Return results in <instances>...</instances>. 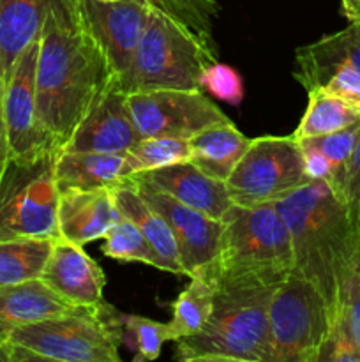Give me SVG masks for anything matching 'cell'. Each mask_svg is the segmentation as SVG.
<instances>
[{"label":"cell","mask_w":360,"mask_h":362,"mask_svg":"<svg viewBox=\"0 0 360 362\" xmlns=\"http://www.w3.org/2000/svg\"><path fill=\"white\" fill-rule=\"evenodd\" d=\"M300 148H302L304 156V166H306V173L309 180H327L332 182L334 179V168H332L330 161L321 154L318 148L311 147L306 141H300Z\"/></svg>","instance_id":"cell-35"},{"label":"cell","mask_w":360,"mask_h":362,"mask_svg":"<svg viewBox=\"0 0 360 362\" xmlns=\"http://www.w3.org/2000/svg\"><path fill=\"white\" fill-rule=\"evenodd\" d=\"M342 14L349 23H359L360 21V0H341Z\"/></svg>","instance_id":"cell-37"},{"label":"cell","mask_w":360,"mask_h":362,"mask_svg":"<svg viewBox=\"0 0 360 362\" xmlns=\"http://www.w3.org/2000/svg\"><path fill=\"white\" fill-rule=\"evenodd\" d=\"M341 310L348 322L349 332L360 349V265L352 272L342 293Z\"/></svg>","instance_id":"cell-34"},{"label":"cell","mask_w":360,"mask_h":362,"mask_svg":"<svg viewBox=\"0 0 360 362\" xmlns=\"http://www.w3.org/2000/svg\"><path fill=\"white\" fill-rule=\"evenodd\" d=\"M212 62H217L215 48L150 2L133 62L119 85L127 94L157 88L193 90L200 88L201 73Z\"/></svg>","instance_id":"cell-6"},{"label":"cell","mask_w":360,"mask_h":362,"mask_svg":"<svg viewBox=\"0 0 360 362\" xmlns=\"http://www.w3.org/2000/svg\"><path fill=\"white\" fill-rule=\"evenodd\" d=\"M120 339L134 354V362L155 361L161 356L162 345L173 341L169 324L155 322L140 315H119Z\"/></svg>","instance_id":"cell-28"},{"label":"cell","mask_w":360,"mask_h":362,"mask_svg":"<svg viewBox=\"0 0 360 362\" xmlns=\"http://www.w3.org/2000/svg\"><path fill=\"white\" fill-rule=\"evenodd\" d=\"M360 140V122L353 124V126L344 127L341 131H335V133L325 134V136L318 138H306L307 145L318 148L325 158L330 161L332 168H334V179L330 184L335 191L339 189V184H341L342 173H344L346 165H348L349 158H352L353 151H355L356 144Z\"/></svg>","instance_id":"cell-30"},{"label":"cell","mask_w":360,"mask_h":362,"mask_svg":"<svg viewBox=\"0 0 360 362\" xmlns=\"http://www.w3.org/2000/svg\"><path fill=\"white\" fill-rule=\"evenodd\" d=\"M60 151L11 158L0 182V240L60 239L55 163Z\"/></svg>","instance_id":"cell-7"},{"label":"cell","mask_w":360,"mask_h":362,"mask_svg":"<svg viewBox=\"0 0 360 362\" xmlns=\"http://www.w3.org/2000/svg\"><path fill=\"white\" fill-rule=\"evenodd\" d=\"M249 144V138L240 133L232 120L215 124L189 138L191 161L214 179L226 182Z\"/></svg>","instance_id":"cell-23"},{"label":"cell","mask_w":360,"mask_h":362,"mask_svg":"<svg viewBox=\"0 0 360 362\" xmlns=\"http://www.w3.org/2000/svg\"><path fill=\"white\" fill-rule=\"evenodd\" d=\"M275 286L215 285L207 324L176 341L182 362H265L268 304Z\"/></svg>","instance_id":"cell-4"},{"label":"cell","mask_w":360,"mask_h":362,"mask_svg":"<svg viewBox=\"0 0 360 362\" xmlns=\"http://www.w3.org/2000/svg\"><path fill=\"white\" fill-rule=\"evenodd\" d=\"M102 253L113 260L138 262L159 269V260L148 240L126 216H120L119 221L104 235Z\"/></svg>","instance_id":"cell-29"},{"label":"cell","mask_w":360,"mask_h":362,"mask_svg":"<svg viewBox=\"0 0 360 362\" xmlns=\"http://www.w3.org/2000/svg\"><path fill=\"white\" fill-rule=\"evenodd\" d=\"M330 325L332 311L323 293L292 272L272 292L265 362H316Z\"/></svg>","instance_id":"cell-8"},{"label":"cell","mask_w":360,"mask_h":362,"mask_svg":"<svg viewBox=\"0 0 360 362\" xmlns=\"http://www.w3.org/2000/svg\"><path fill=\"white\" fill-rule=\"evenodd\" d=\"M316 362H360V349L349 332L341 308L332 318L330 331L321 345Z\"/></svg>","instance_id":"cell-32"},{"label":"cell","mask_w":360,"mask_h":362,"mask_svg":"<svg viewBox=\"0 0 360 362\" xmlns=\"http://www.w3.org/2000/svg\"><path fill=\"white\" fill-rule=\"evenodd\" d=\"M215 281L207 276H193L189 285L172 304L173 317L168 322L173 341L196 334L207 324L214 304Z\"/></svg>","instance_id":"cell-26"},{"label":"cell","mask_w":360,"mask_h":362,"mask_svg":"<svg viewBox=\"0 0 360 362\" xmlns=\"http://www.w3.org/2000/svg\"><path fill=\"white\" fill-rule=\"evenodd\" d=\"M129 177L126 154L62 151L55 163V180L60 193L71 189L116 187Z\"/></svg>","instance_id":"cell-20"},{"label":"cell","mask_w":360,"mask_h":362,"mask_svg":"<svg viewBox=\"0 0 360 362\" xmlns=\"http://www.w3.org/2000/svg\"><path fill=\"white\" fill-rule=\"evenodd\" d=\"M55 240L39 237L0 240V286L41 278Z\"/></svg>","instance_id":"cell-25"},{"label":"cell","mask_w":360,"mask_h":362,"mask_svg":"<svg viewBox=\"0 0 360 362\" xmlns=\"http://www.w3.org/2000/svg\"><path fill=\"white\" fill-rule=\"evenodd\" d=\"M295 62L306 92L321 88L360 110V21L299 48Z\"/></svg>","instance_id":"cell-11"},{"label":"cell","mask_w":360,"mask_h":362,"mask_svg":"<svg viewBox=\"0 0 360 362\" xmlns=\"http://www.w3.org/2000/svg\"><path fill=\"white\" fill-rule=\"evenodd\" d=\"M337 194L344 202L360 246V140L346 165Z\"/></svg>","instance_id":"cell-33"},{"label":"cell","mask_w":360,"mask_h":362,"mask_svg":"<svg viewBox=\"0 0 360 362\" xmlns=\"http://www.w3.org/2000/svg\"><path fill=\"white\" fill-rule=\"evenodd\" d=\"M200 88L221 101L236 106L244 99V81L233 67L212 62L205 67L200 78Z\"/></svg>","instance_id":"cell-31"},{"label":"cell","mask_w":360,"mask_h":362,"mask_svg":"<svg viewBox=\"0 0 360 362\" xmlns=\"http://www.w3.org/2000/svg\"><path fill=\"white\" fill-rule=\"evenodd\" d=\"M52 0H0V73L9 78L14 62L41 37Z\"/></svg>","instance_id":"cell-22"},{"label":"cell","mask_w":360,"mask_h":362,"mask_svg":"<svg viewBox=\"0 0 360 362\" xmlns=\"http://www.w3.org/2000/svg\"><path fill=\"white\" fill-rule=\"evenodd\" d=\"M113 187L99 189H71L60 193L59 232L60 237L85 246L104 239L120 219Z\"/></svg>","instance_id":"cell-18"},{"label":"cell","mask_w":360,"mask_h":362,"mask_svg":"<svg viewBox=\"0 0 360 362\" xmlns=\"http://www.w3.org/2000/svg\"><path fill=\"white\" fill-rule=\"evenodd\" d=\"M127 105L140 138L173 136L189 140L207 127L229 120L201 88L129 92Z\"/></svg>","instance_id":"cell-10"},{"label":"cell","mask_w":360,"mask_h":362,"mask_svg":"<svg viewBox=\"0 0 360 362\" xmlns=\"http://www.w3.org/2000/svg\"><path fill=\"white\" fill-rule=\"evenodd\" d=\"M129 175L164 168L176 163L191 161V145L186 138L148 136L140 138L131 151L126 152Z\"/></svg>","instance_id":"cell-27"},{"label":"cell","mask_w":360,"mask_h":362,"mask_svg":"<svg viewBox=\"0 0 360 362\" xmlns=\"http://www.w3.org/2000/svg\"><path fill=\"white\" fill-rule=\"evenodd\" d=\"M138 193L154 211L162 216L172 228L182 262L184 274L203 276L210 272L219 255L222 237V221L214 219L193 207L180 204L169 194L134 180Z\"/></svg>","instance_id":"cell-12"},{"label":"cell","mask_w":360,"mask_h":362,"mask_svg":"<svg viewBox=\"0 0 360 362\" xmlns=\"http://www.w3.org/2000/svg\"><path fill=\"white\" fill-rule=\"evenodd\" d=\"M4 85H6V81L0 73V182H2V177L11 161V147L9 140H7L6 117H4Z\"/></svg>","instance_id":"cell-36"},{"label":"cell","mask_w":360,"mask_h":362,"mask_svg":"<svg viewBox=\"0 0 360 362\" xmlns=\"http://www.w3.org/2000/svg\"><path fill=\"white\" fill-rule=\"evenodd\" d=\"M131 179L148 184L179 200L180 204L196 209L214 219H222V216L233 205L226 182L205 173L193 161L134 173Z\"/></svg>","instance_id":"cell-17"},{"label":"cell","mask_w":360,"mask_h":362,"mask_svg":"<svg viewBox=\"0 0 360 362\" xmlns=\"http://www.w3.org/2000/svg\"><path fill=\"white\" fill-rule=\"evenodd\" d=\"M119 315L120 311L102 303L21 325L2 345L6 361L120 362Z\"/></svg>","instance_id":"cell-5"},{"label":"cell","mask_w":360,"mask_h":362,"mask_svg":"<svg viewBox=\"0 0 360 362\" xmlns=\"http://www.w3.org/2000/svg\"><path fill=\"white\" fill-rule=\"evenodd\" d=\"M150 0H80L88 30L108 57L116 78L133 62L147 23Z\"/></svg>","instance_id":"cell-14"},{"label":"cell","mask_w":360,"mask_h":362,"mask_svg":"<svg viewBox=\"0 0 360 362\" xmlns=\"http://www.w3.org/2000/svg\"><path fill=\"white\" fill-rule=\"evenodd\" d=\"M113 193H115V202L120 214L131 219L152 246L159 260V269L173 272V274H184L179 246H176L172 228L162 219V216L141 198L133 179L129 177L124 184L113 187Z\"/></svg>","instance_id":"cell-21"},{"label":"cell","mask_w":360,"mask_h":362,"mask_svg":"<svg viewBox=\"0 0 360 362\" xmlns=\"http://www.w3.org/2000/svg\"><path fill=\"white\" fill-rule=\"evenodd\" d=\"M41 279L74 306H99L104 303V271L88 257L83 246L62 237L53 243Z\"/></svg>","instance_id":"cell-16"},{"label":"cell","mask_w":360,"mask_h":362,"mask_svg":"<svg viewBox=\"0 0 360 362\" xmlns=\"http://www.w3.org/2000/svg\"><path fill=\"white\" fill-rule=\"evenodd\" d=\"M39 39L30 42L14 62L4 85V117L11 158H28L44 151H59L42 129L37 115V73Z\"/></svg>","instance_id":"cell-13"},{"label":"cell","mask_w":360,"mask_h":362,"mask_svg":"<svg viewBox=\"0 0 360 362\" xmlns=\"http://www.w3.org/2000/svg\"><path fill=\"white\" fill-rule=\"evenodd\" d=\"M116 74L88 30L80 0H52L39 37L37 115L59 151Z\"/></svg>","instance_id":"cell-1"},{"label":"cell","mask_w":360,"mask_h":362,"mask_svg":"<svg viewBox=\"0 0 360 362\" xmlns=\"http://www.w3.org/2000/svg\"><path fill=\"white\" fill-rule=\"evenodd\" d=\"M309 182L304 166L302 148L293 134L260 136L226 179L233 204H274Z\"/></svg>","instance_id":"cell-9"},{"label":"cell","mask_w":360,"mask_h":362,"mask_svg":"<svg viewBox=\"0 0 360 362\" xmlns=\"http://www.w3.org/2000/svg\"><path fill=\"white\" fill-rule=\"evenodd\" d=\"M215 285L277 286L293 271L292 237L274 204H233L222 216Z\"/></svg>","instance_id":"cell-3"},{"label":"cell","mask_w":360,"mask_h":362,"mask_svg":"<svg viewBox=\"0 0 360 362\" xmlns=\"http://www.w3.org/2000/svg\"><path fill=\"white\" fill-rule=\"evenodd\" d=\"M108 2H113V0H108Z\"/></svg>","instance_id":"cell-38"},{"label":"cell","mask_w":360,"mask_h":362,"mask_svg":"<svg viewBox=\"0 0 360 362\" xmlns=\"http://www.w3.org/2000/svg\"><path fill=\"white\" fill-rule=\"evenodd\" d=\"M74 304L53 292L41 278L0 286V346L21 325L59 317L74 310Z\"/></svg>","instance_id":"cell-19"},{"label":"cell","mask_w":360,"mask_h":362,"mask_svg":"<svg viewBox=\"0 0 360 362\" xmlns=\"http://www.w3.org/2000/svg\"><path fill=\"white\" fill-rule=\"evenodd\" d=\"M274 207L292 237V272L323 293L334 318L346 283L360 265L359 239L344 202L327 180H309Z\"/></svg>","instance_id":"cell-2"},{"label":"cell","mask_w":360,"mask_h":362,"mask_svg":"<svg viewBox=\"0 0 360 362\" xmlns=\"http://www.w3.org/2000/svg\"><path fill=\"white\" fill-rule=\"evenodd\" d=\"M138 140L140 134L131 117L127 92L120 88L116 80L92 106L62 151L126 154Z\"/></svg>","instance_id":"cell-15"},{"label":"cell","mask_w":360,"mask_h":362,"mask_svg":"<svg viewBox=\"0 0 360 362\" xmlns=\"http://www.w3.org/2000/svg\"><path fill=\"white\" fill-rule=\"evenodd\" d=\"M307 95V108L293 133L296 140L325 136L360 122V110L344 99L321 88L309 90Z\"/></svg>","instance_id":"cell-24"}]
</instances>
